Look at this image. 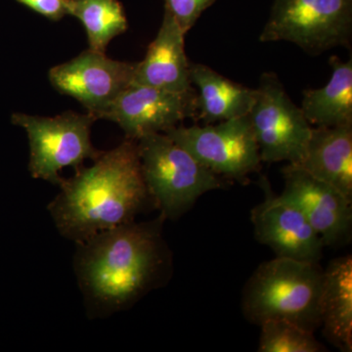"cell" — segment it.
<instances>
[{
	"mask_svg": "<svg viewBox=\"0 0 352 352\" xmlns=\"http://www.w3.org/2000/svg\"><path fill=\"white\" fill-rule=\"evenodd\" d=\"M258 351L319 352L324 346L314 333L284 319H271L261 324Z\"/></svg>",
	"mask_w": 352,
	"mask_h": 352,
	"instance_id": "19",
	"label": "cell"
},
{
	"mask_svg": "<svg viewBox=\"0 0 352 352\" xmlns=\"http://www.w3.org/2000/svg\"><path fill=\"white\" fill-rule=\"evenodd\" d=\"M217 0H164V11L170 14L185 34L195 25L201 14Z\"/></svg>",
	"mask_w": 352,
	"mask_h": 352,
	"instance_id": "20",
	"label": "cell"
},
{
	"mask_svg": "<svg viewBox=\"0 0 352 352\" xmlns=\"http://www.w3.org/2000/svg\"><path fill=\"white\" fill-rule=\"evenodd\" d=\"M91 113L66 112L54 118L15 113L11 122L27 132L30 142L29 170L32 177L51 184H61L65 168L76 170L85 160L97 159L101 151L92 145Z\"/></svg>",
	"mask_w": 352,
	"mask_h": 352,
	"instance_id": "6",
	"label": "cell"
},
{
	"mask_svg": "<svg viewBox=\"0 0 352 352\" xmlns=\"http://www.w3.org/2000/svg\"><path fill=\"white\" fill-rule=\"evenodd\" d=\"M136 64L117 61L105 53L88 50L50 71L52 87L76 99L95 119L131 83Z\"/></svg>",
	"mask_w": 352,
	"mask_h": 352,
	"instance_id": "10",
	"label": "cell"
},
{
	"mask_svg": "<svg viewBox=\"0 0 352 352\" xmlns=\"http://www.w3.org/2000/svg\"><path fill=\"white\" fill-rule=\"evenodd\" d=\"M332 76L325 87L303 91L302 109L311 126L352 124V59L330 58Z\"/></svg>",
	"mask_w": 352,
	"mask_h": 352,
	"instance_id": "17",
	"label": "cell"
},
{
	"mask_svg": "<svg viewBox=\"0 0 352 352\" xmlns=\"http://www.w3.org/2000/svg\"><path fill=\"white\" fill-rule=\"evenodd\" d=\"M298 166L352 200V124L312 127Z\"/></svg>",
	"mask_w": 352,
	"mask_h": 352,
	"instance_id": "14",
	"label": "cell"
},
{
	"mask_svg": "<svg viewBox=\"0 0 352 352\" xmlns=\"http://www.w3.org/2000/svg\"><path fill=\"white\" fill-rule=\"evenodd\" d=\"M320 326L329 342L342 351H352V258L333 259L324 270Z\"/></svg>",
	"mask_w": 352,
	"mask_h": 352,
	"instance_id": "16",
	"label": "cell"
},
{
	"mask_svg": "<svg viewBox=\"0 0 352 352\" xmlns=\"http://www.w3.org/2000/svg\"><path fill=\"white\" fill-rule=\"evenodd\" d=\"M259 41H287L310 55L351 47L352 0H273Z\"/></svg>",
	"mask_w": 352,
	"mask_h": 352,
	"instance_id": "5",
	"label": "cell"
},
{
	"mask_svg": "<svg viewBox=\"0 0 352 352\" xmlns=\"http://www.w3.org/2000/svg\"><path fill=\"white\" fill-rule=\"evenodd\" d=\"M261 184L264 200L251 212L256 240L278 258L318 263L325 247L320 236L295 205L273 193L267 179Z\"/></svg>",
	"mask_w": 352,
	"mask_h": 352,
	"instance_id": "11",
	"label": "cell"
},
{
	"mask_svg": "<svg viewBox=\"0 0 352 352\" xmlns=\"http://www.w3.org/2000/svg\"><path fill=\"white\" fill-rule=\"evenodd\" d=\"M59 187L48 212L59 233L76 244L134 221L151 201L138 141L129 138L102 152L91 166H80L73 177L63 178Z\"/></svg>",
	"mask_w": 352,
	"mask_h": 352,
	"instance_id": "2",
	"label": "cell"
},
{
	"mask_svg": "<svg viewBox=\"0 0 352 352\" xmlns=\"http://www.w3.org/2000/svg\"><path fill=\"white\" fill-rule=\"evenodd\" d=\"M164 134L217 175L245 182L261 168L249 115L205 126H175Z\"/></svg>",
	"mask_w": 352,
	"mask_h": 352,
	"instance_id": "8",
	"label": "cell"
},
{
	"mask_svg": "<svg viewBox=\"0 0 352 352\" xmlns=\"http://www.w3.org/2000/svg\"><path fill=\"white\" fill-rule=\"evenodd\" d=\"M248 115L261 162L300 164L302 161L311 124L302 109L291 100L276 74L266 72L261 75L256 100Z\"/></svg>",
	"mask_w": 352,
	"mask_h": 352,
	"instance_id": "7",
	"label": "cell"
},
{
	"mask_svg": "<svg viewBox=\"0 0 352 352\" xmlns=\"http://www.w3.org/2000/svg\"><path fill=\"white\" fill-rule=\"evenodd\" d=\"M190 80L197 87V119L206 124L248 115L256 100V88L233 82L207 65L190 63Z\"/></svg>",
	"mask_w": 352,
	"mask_h": 352,
	"instance_id": "15",
	"label": "cell"
},
{
	"mask_svg": "<svg viewBox=\"0 0 352 352\" xmlns=\"http://www.w3.org/2000/svg\"><path fill=\"white\" fill-rule=\"evenodd\" d=\"M198 117L195 88L170 91L131 83L116 98L98 120L119 124L126 138L138 141L152 133H164L190 118Z\"/></svg>",
	"mask_w": 352,
	"mask_h": 352,
	"instance_id": "9",
	"label": "cell"
},
{
	"mask_svg": "<svg viewBox=\"0 0 352 352\" xmlns=\"http://www.w3.org/2000/svg\"><path fill=\"white\" fill-rule=\"evenodd\" d=\"M66 7L85 28L90 50L105 53L108 44L129 29L119 0H66Z\"/></svg>",
	"mask_w": 352,
	"mask_h": 352,
	"instance_id": "18",
	"label": "cell"
},
{
	"mask_svg": "<svg viewBox=\"0 0 352 352\" xmlns=\"http://www.w3.org/2000/svg\"><path fill=\"white\" fill-rule=\"evenodd\" d=\"M164 217L131 221L76 244L74 268L89 317L127 309L159 285L168 264Z\"/></svg>",
	"mask_w": 352,
	"mask_h": 352,
	"instance_id": "1",
	"label": "cell"
},
{
	"mask_svg": "<svg viewBox=\"0 0 352 352\" xmlns=\"http://www.w3.org/2000/svg\"><path fill=\"white\" fill-rule=\"evenodd\" d=\"M138 147L148 193L164 219H179L204 194L224 186L219 175L166 134L143 136Z\"/></svg>",
	"mask_w": 352,
	"mask_h": 352,
	"instance_id": "4",
	"label": "cell"
},
{
	"mask_svg": "<svg viewBox=\"0 0 352 352\" xmlns=\"http://www.w3.org/2000/svg\"><path fill=\"white\" fill-rule=\"evenodd\" d=\"M17 1L50 20L59 21L68 15L66 0H17Z\"/></svg>",
	"mask_w": 352,
	"mask_h": 352,
	"instance_id": "21",
	"label": "cell"
},
{
	"mask_svg": "<svg viewBox=\"0 0 352 352\" xmlns=\"http://www.w3.org/2000/svg\"><path fill=\"white\" fill-rule=\"evenodd\" d=\"M324 270L318 263L275 258L258 266L245 285L243 311L256 325L284 319L314 331L320 326Z\"/></svg>",
	"mask_w": 352,
	"mask_h": 352,
	"instance_id": "3",
	"label": "cell"
},
{
	"mask_svg": "<svg viewBox=\"0 0 352 352\" xmlns=\"http://www.w3.org/2000/svg\"><path fill=\"white\" fill-rule=\"evenodd\" d=\"M185 36L175 19L164 11L156 38L150 43L144 59L136 64L133 83L175 92L192 89Z\"/></svg>",
	"mask_w": 352,
	"mask_h": 352,
	"instance_id": "13",
	"label": "cell"
},
{
	"mask_svg": "<svg viewBox=\"0 0 352 352\" xmlns=\"http://www.w3.org/2000/svg\"><path fill=\"white\" fill-rule=\"evenodd\" d=\"M282 173L285 185L279 196L302 212L324 245H340L351 239V199L298 164H288Z\"/></svg>",
	"mask_w": 352,
	"mask_h": 352,
	"instance_id": "12",
	"label": "cell"
}]
</instances>
